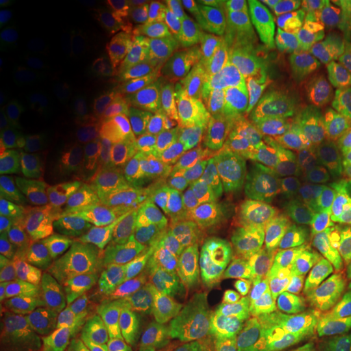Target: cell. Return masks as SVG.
Segmentation results:
<instances>
[{
  "mask_svg": "<svg viewBox=\"0 0 351 351\" xmlns=\"http://www.w3.org/2000/svg\"><path fill=\"white\" fill-rule=\"evenodd\" d=\"M351 156V90H335L332 112L313 148L293 173L298 187Z\"/></svg>",
  "mask_w": 351,
  "mask_h": 351,
  "instance_id": "cell-7",
  "label": "cell"
},
{
  "mask_svg": "<svg viewBox=\"0 0 351 351\" xmlns=\"http://www.w3.org/2000/svg\"><path fill=\"white\" fill-rule=\"evenodd\" d=\"M307 238H324L351 226V194L307 204L289 221Z\"/></svg>",
  "mask_w": 351,
  "mask_h": 351,
  "instance_id": "cell-18",
  "label": "cell"
},
{
  "mask_svg": "<svg viewBox=\"0 0 351 351\" xmlns=\"http://www.w3.org/2000/svg\"><path fill=\"white\" fill-rule=\"evenodd\" d=\"M328 322L340 341L351 340V274L326 267L319 288Z\"/></svg>",
  "mask_w": 351,
  "mask_h": 351,
  "instance_id": "cell-19",
  "label": "cell"
},
{
  "mask_svg": "<svg viewBox=\"0 0 351 351\" xmlns=\"http://www.w3.org/2000/svg\"><path fill=\"white\" fill-rule=\"evenodd\" d=\"M251 302L219 306L199 313L189 328L192 351H236L251 345Z\"/></svg>",
  "mask_w": 351,
  "mask_h": 351,
  "instance_id": "cell-8",
  "label": "cell"
},
{
  "mask_svg": "<svg viewBox=\"0 0 351 351\" xmlns=\"http://www.w3.org/2000/svg\"><path fill=\"white\" fill-rule=\"evenodd\" d=\"M313 243L326 267L351 274V226L335 234L314 238Z\"/></svg>",
  "mask_w": 351,
  "mask_h": 351,
  "instance_id": "cell-24",
  "label": "cell"
},
{
  "mask_svg": "<svg viewBox=\"0 0 351 351\" xmlns=\"http://www.w3.org/2000/svg\"><path fill=\"white\" fill-rule=\"evenodd\" d=\"M340 351H351V340L345 341V345L341 346V350H340Z\"/></svg>",
  "mask_w": 351,
  "mask_h": 351,
  "instance_id": "cell-35",
  "label": "cell"
},
{
  "mask_svg": "<svg viewBox=\"0 0 351 351\" xmlns=\"http://www.w3.org/2000/svg\"><path fill=\"white\" fill-rule=\"evenodd\" d=\"M252 346V351H274L270 348H267V346H262V345H251Z\"/></svg>",
  "mask_w": 351,
  "mask_h": 351,
  "instance_id": "cell-34",
  "label": "cell"
},
{
  "mask_svg": "<svg viewBox=\"0 0 351 351\" xmlns=\"http://www.w3.org/2000/svg\"><path fill=\"white\" fill-rule=\"evenodd\" d=\"M205 10H212L213 13H223V15H231L239 8L238 2H202Z\"/></svg>",
  "mask_w": 351,
  "mask_h": 351,
  "instance_id": "cell-33",
  "label": "cell"
},
{
  "mask_svg": "<svg viewBox=\"0 0 351 351\" xmlns=\"http://www.w3.org/2000/svg\"><path fill=\"white\" fill-rule=\"evenodd\" d=\"M0 351H64V339L41 320L25 317L3 328Z\"/></svg>",
  "mask_w": 351,
  "mask_h": 351,
  "instance_id": "cell-21",
  "label": "cell"
},
{
  "mask_svg": "<svg viewBox=\"0 0 351 351\" xmlns=\"http://www.w3.org/2000/svg\"><path fill=\"white\" fill-rule=\"evenodd\" d=\"M324 269L326 263L320 258L313 239L296 230L291 243L263 275L256 293L252 295L251 304L256 307L263 301L283 295L298 287L319 289Z\"/></svg>",
  "mask_w": 351,
  "mask_h": 351,
  "instance_id": "cell-6",
  "label": "cell"
},
{
  "mask_svg": "<svg viewBox=\"0 0 351 351\" xmlns=\"http://www.w3.org/2000/svg\"><path fill=\"white\" fill-rule=\"evenodd\" d=\"M60 155L69 169L90 176V178L108 176L119 169V163L111 153L99 147L98 143L85 138H64L60 142Z\"/></svg>",
  "mask_w": 351,
  "mask_h": 351,
  "instance_id": "cell-20",
  "label": "cell"
},
{
  "mask_svg": "<svg viewBox=\"0 0 351 351\" xmlns=\"http://www.w3.org/2000/svg\"><path fill=\"white\" fill-rule=\"evenodd\" d=\"M228 173L239 187L256 192H278L295 186L293 174L283 169L275 152L262 142L238 148L231 158Z\"/></svg>",
  "mask_w": 351,
  "mask_h": 351,
  "instance_id": "cell-13",
  "label": "cell"
},
{
  "mask_svg": "<svg viewBox=\"0 0 351 351\" xmlns=\"http://www.w3.org/2000/svg\"><path fill=\"white\" fill-rule=\"evenodd\" d=\"M12 275L28 317L41 320L44 324L51 322L47 300L52 287L60 276V270L54 261L39 249H33L16 262Z\"/></svg>",
  "mask_w": 351,
  "mask_h": 351,
  "instance_id": "cell-14",
  "label": "cell"
},
{
  "mask_svg": "<svg viewBox=\"0 0 351 351\" xmlns=\"http://www.w3.org/2000/svg\"><path fill=\"white\" fill-rule=\"evenodd\" d=\"M304 204L335 199L351 194V156L324 169L313 179L296 187Z\"/></svg>",
  "mask_w": 351,
  "mask_h": 351,
  "instance_id": "cell-22",
  "label": "cell"
},
{
  "mask_svg": "<svg viewBox=\"0 0 351 351\" xmlns=\"http://www.w3.org/2000/svg\"><path fill=\"white\" fill-rule=\"evenodd\" d=\"M134 232L147 252L158 261H166L178 243L179 228L176 215L165 205H143L132 218Z\"/></svg>",
  "mask_w": 351,
  "mask_h": 351,
  "instance_id": "cell-16",
  "label": "cell"
},
{
  "mask_svg": "<svg viewBox=\"0 0 351 351\" xmlns=\"http://www.w3.org/2000/svg\"><path fill=\"white\" fill-rule=\"evenodd\" d=\"M32 41V32L21 23H3L0 26V69L5 70L13 60L23 54Z\"/></svg>",
  "mask_w": 351,
  "mask_h": 351,
  "instance_id": "cell-25",
  "label": "cell"
},
{
  "mask_svg": "<svg viewBox=\"0 0 351 351\" xmlns=\"http://www.w3.org/2000/svg\"><path fill=\"white\" fill-rule=\"evenodd\" d=\"M64 351H117V341L111 333L90 337H67Z\"/></svg>",
  "mask_w": 351,
  "mask_h": 351,
  "instance_id": "cell-28",
  "label": "cell"
},
{
  "mask_svg": "<svg viewBox=\"0 0 351 351\" xmlns=\"http://www.w3.org/2000/svg\"><path fill=\"white\" fill-rule=\"evenodd\" d=\"M67 119L72 129L86 135H116L121 117L112 101L98 93H85L70 101Z\"/></svg>",
  "mask_w": 351,
  "mask_h": 351,
  "instance_id": "cell-17",
  "label": "cell"
},
{
  "mask_svg": "<svg viewBox=\"0 0 351 351\" xmlns=\"http://www.w3.org/2000/svg\"><path fill=\"white\" fill-rule=\"evenodd\" d=\"M236 29L239 47L271 85L289 86L302 78L332 85L335 69L322 47L293 43L278 26L265 21H243L236 23Z\"/></svg>",
  "mask_w": 351,
  "mask_h": 351,
  "instance_id": "cell-3",
  "label": "cell"
},
{
  "mask_svg": "<svg viewBox=\"0 0 351 351\" xmlns=\"http://www.w3.org/2000/svg\"><path fill=\"white\" fill-rule=\"evenodd\" d=\"M341 348H339V350H313V351H340Z\"/></svg>",
  "mask_w": 351,
  "mask_h": 351,
  "instance_id": "cell-37",
  "label": "cell"
},
{
  "mask_svg": "<svg viewBox=\"0 0 351 351\" xmlns=\"http://www.w3.org/2000/svg\"><path fill=\"white\" fill-rule=\"evenodd\" d=\"M33 3L26 0H2L0 2V15L2 19H16L32 8Z\"/></svg>",
  "mask_w": 351,
  "mask_h": 351,
  "instance_id": "cell-29",
  "label": "cell"
},
{
  "mask_svg": "<svg viewBox=\"0 0 351 351\" xmlns=\"http://www.w3.org/2000/svg\"><path fill=\"white\" fill-rule=\"evenodd\" d=\"M47 96V83L38 64L19 65L0 82V122L3 127H20L33 122Z\"/></svg>",
  "mask_w": 351,
  "mask_h": 351,
  "instance_id": "cell-12",
  "label": "cell"
},
{
  "mask_svg": "<svg viewBox=\"0 0 351 351\" xmlns=\"http://www.w3.org/2000/svg\"><path fill=\"white\" fill-rule=\"evenodd\" d=\"M111 186L98 178L80 174L62 166H44L33 179L34 205L44 213L85 210L109 194Z\"/></svg>",
  "mask_w": 351,
  "mask_h": 351,
  "instance_id": "cell-5",
  "label": "cell"
},
{
  "mask_svg": "<svg viewBox=\"0 0 351 351\" xmlns=\"http://www.w3.org/2000/svg\"><path fill=\"white\" fill-rule=\"evenodd\" d=\"M322 43L333 56L351 62V15L328 19Z\"/></svg>",
  "mask_w": 351,
  "mask_h": 351,
  "instance_id": "cell-27",
  "label": "cell"
},
{
  "mask_svg": "<svg viewBox=\"0 0 351 351\" xmlns=\"http://www.w3.org/2000/svg\"><path fill=\"white\" fill-rule=\"evenodd\" d=\"M251 345L274 351L339 350L319 289L298 287L254 307Z\"/></svg>",
  "mask_w": 351,
  "mask_h": 351,
  "instance_id": "cell-1",
  "label": "cell"
},
{
  "mask_svg": "<svg viewBox=\"0 0 351 351\" xmlns=\"http://www.w3.org/2000/svg\"><path fill=\"white\" fill-rule=\"evenodd\" d=\"M178 83V140L197 145L215 130L218 122V99L204 77L181 73Z\"/></svg>",
  "mask_w": 351,
  "mask_h": 351,
  "instance_id": "cell-11",
  "label": "cell"
},
{
  "mask_svg": "<svg viewBox=\"0 0 351 351\" xmlns=\"http://www.w3.org/2000/svg\"><path fill=\"white\" fill-rule=\"evenodd\" d=\"M296 230L291 223L258 231L238 245L232 258V288L249 302L274 262L291 243Z\"/></svg>",
  "mask_w": 351,
  "mask_h": 351,
  "instance_id": "cell-9",
  "label": "cell"
},
{
  "mask_svg": "<svg viewBox=\"0 0 351 351\" xmlns=\"http://www.w3.org/2000/svg\"><path fill=\"white\" fill-rule=\"evenodd\" d=\"M182 278L189 289V302L197 314L219 306L249 302L234 288L223 283L217 249L205 236L187 241L182 252Z\"/></svg>",
  "mask_w": 351,
  "mask_h": 351,
  "instance_id": "cell-4",
  "label": "cell"
},
{
  "mask_svg": "<svg viewBox=\"0 0 351 351\" xmlns=\"http://www.w3.org/2000/svg\"><path fill=\"white\" fill-rule=\"evenodd\" d=\"M25 317H28V313L13 282L12 269L3 270L0 276V327L3 330Z\"/></svg>",
  "mask_w": 351,
  "mask_h": 351,
  "instance_id": "cell-26",
  "label": "cell"
},
{
  "mask_svg": "<svg viewBox=\"0 0 351 351\" xmlns=\"http://www.w3.org/2000/svg\"><path fill=\"white\" fill-rule=\"evenodd\" d=\"M153 114L165 137L178 140V83L163 77L153 90Z\"/></svg>",
  "mask_w": 351,
  "mask_h": 351,
  "instance_id": "cell-23",
  "label": "cell"
},
{
  "mask_svg": "<svg viewBox=\"0 0 351 351\" xmlns=\"http://www.w3.org/2000/svg\"><path fill=\"white\" fill-rule=\"evenodd\" d=\"M73 267L101 285L114 287L124 280L125 252L119 239L108 231L85 230L69 243Z\"/></svg>",
  "mask_w": 351,
  "mask_h": 351,
  "instance_id": "cell-10",
  "label": "cell"
},
{
  "mask_svg": "<svg viewBox=\"0 0 351 351\" xmlns=\"http://www.w3.org/2000/svg\"><path fill=\"white\" fill-rule=\"evenodd\" d=\"M324 8H326L327 20L351 15V0H326Z\"/></svg>",
  "mask_w": 351,
  "mask_h": 351,
  "instance_id": "cell-31",
  "label": "cell"
},
{
  "mask_svg": "<svg viewBox=\"0 0 351 351\" xmlns=\"http://www.w3.org/2000/svg\"><path fill=\"white\" fill-rule=\"evenodd\" d=\"M236 351H252V346L251 345L243 346V348H239V350H236Z\"/></svg>",
  "mask_w": 351,
  "mask_h": 351,
  "instance_id": "cell-36",
  "label": "cell"
},
{
  "mask_svg": "<svg viewBox=\"0 0 351 351\" xmlns=\"http://www.w3.org/2000/svg\"><path fill=\"white\" fill-rule=\"evenodd\" d=\"M13 247H15V239H13L10 230L3 226L0 230V262L5 263L10 258Z\"/></svg>",
  "mask_w": 351,
  "mask_h": 351,
  "instance_id": "cell-32",
  "label": "cell"
},
{
  "mask_svg": "<svg viewBox=\"0 0 351 351\" xmlns=\"http://www.w3.org/2000/svg\"><path fill=\"white\" fill-rule=\"evenodd\" d=\"M332 86L335 90H351V62H345L333 70Z\"/></svg>",
  "mask_w": 351,
  "mask_h": 351,
  "instance_id": "cell-30",
  "label": "cell"
},
{
  "mask_svg": "<svg viewBox=\"0 0 351 351\" xmlns=\"http://www.w3.org/2000/svg\"><path fill=\"white\" fill-rule=\"evenodd\" d=\"M335 88L302 78L285 88L265 112L267 130L283 169L293 174L326 127Z\"/></svg>",
  "mask_w": 351,
  "mask_h": 351,
  "instance_id": "cell-2",
  "label": "cell"
},
{
  "mask_svg": "<svg viewBox=\"0 0 351 351\" xmlns=\"http://www.w3.org/2000/svg\"><path fill=\"white\" fill-rule=\"evenodd\" d=\"M263 8L293 43L306 47H320L327 13L319 0H269Z\"/></svg>",
  "mask_w": 351,
  "mask_h": 351,
  "instance_id": "cell-15",
  "label": "cell"
}]
</instances>
